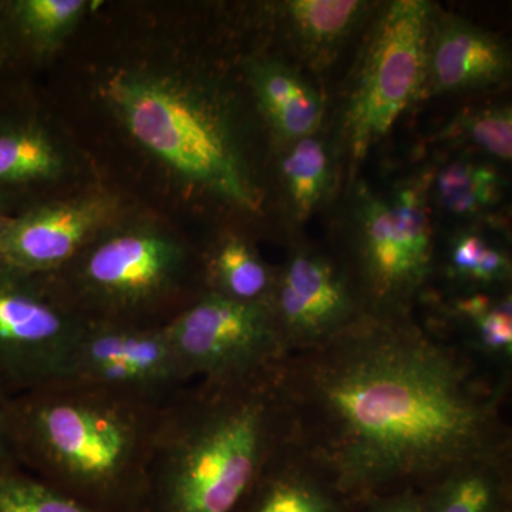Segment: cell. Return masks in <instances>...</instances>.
<instances>
[{
	"label": "cell",
	"instance_id": "7402d4cb",
	"mask_svg": "<svg viewBox=\"0 0 512 512\" xmlns=\"http://www.w3.org/2000/svg\"><path fill=\"white\" fill-rule=\"evenodd\" d=\"M453 315L467 330L474 350L500 362L512 357L511 295L491 298L485 293L458 298L453 303Z\"/></svg>",
	"mask_w": 512,
	"mask_h": 512
},
{
	"label": "cell",
	"instance_id": "f546056e",
	"mask_svg": "<svg viewBox=\"0 0 512 512\" xmlns=\"http://www.w3.org/2000/svg\"><path fill=\"white\" fill-rule=\"evenodd\" d=\"M0 13H2V3H0ZM0 45H5L3 43V36H2V22H0Z\"/></svg>",
	"mask_w": 512,
	"mask_h": 512
},
{
	"label": "cell",
	"instance_id": "d4e9b609",
	"mask_svg": "<svg viewBox=\"0 0 512 512\" xmlns=\"http://www.w3.org/2000/svg\"><path fill=\"white\" fill-rule=\"evenodd\" d=\"M0 512H97L16 464L0 470Z\"/></svg>",
	"mask_w": 512,
	"mask_h": 512
},
{
	"label": "cell",
	"instance_id": "52a82bcc",
	"mask_svg": "<svg viewBox=\"0 0 512 512\" xmlns=\"http://www.w3.org/2000/svg\"><path fill=\"white\" fill-rule=\"evenodd\" d=\"M433 231L423 188L366 195L355 238L357 295L366 312L407 313L433 272Z\"/></svg>",
	"mask_w": 512,
	"mask_h": 512
},
{
	"label": "cell",
	"instance_id": "2e32d148",
	"mask_svg": "<svg viewBox=\"0 0 512 512\" xmlns=\"http://www.w3.org/2000/svg\"><path fill=\"white\" fill-rule=\"evenodd\" d=\"M511 453L478 458L419 491L423 512H511Z\"/></svg>",
	"mask_w": 512,
	"mask_h": 512
},
{
	"label": "cell",
	"instance_id": "7a4b0ae2",
	"mask_svg": "<svg viewBox=\"0 0 512 512\" xmlns=\"http://www.w3.org/2000/svg\"><path fill=\"white\" fill-rule=\"evenodd\" d=\"M275 370L197 380L161 410L137 512L239 511L285 437Z\"/></svg>",
	"mask_w": 512,
	"mask_h": 512
},
{
	"label": "cell",
	"instance_id": "f1b7e54d",
	"mask_svg": "<svg viewBox=\"0 0 512 512\" xmlns=\"http://www.w3.org/2000/svg\"><path fill=\"white\" fill-rule=\"evenodd\" d=\"M0 200H2V197H0ZM9 217L10 215L5 211L2 201H0V237H2L3 227H5L6 221H8Z\"/></svg>",
	"mask_w": 512,
	"mask_h": 512
},
{
	"label": "cell",
	"instance_id": "8992f818",
	"mask_svg": "<svg viewBox=\"0 0 512 512\" xmlns=\"http://www.w3.org/2000/svg\"><path fill=\"white\" fill-rule=\"evenodd\" d=\"M433 18V6L424 0L390 2L377 18L343 119L355 160H362L424 94Z\"/></svg>",
	"mask_w": 512,
	"mask_h": 512
},
{
	"label": "cell",
	"instance_id": "4316f807",
	"mask_svg": "<svg viewBox=\"0 0 512 512\" xmlns=\"http://www.w3.org/2000/svg\"><path fill=\"white\" fill-rule=\"evenodd\" d=\"M356 512H423L417 490H400L379 495L360 504Z\"/></svg>",
	"mask_w": 512,
	"mask_h": 512
},
{
	"label": "cell",
	"instance_id": "d6986e66",
	"mask_svg": "<svg viewBox=\"0 0 512 512\" xmlns=\"http://www.w3.org/2000/svg\"><path fill=\"white\" fill-rule=\"evenodd\" d=\"M286 28L311 56L335 52L359 25L369 3L359 0H288L278 5Z\"/></svg>",
	"mask_w": 512,
	"mask_h": 512
},
{
	"label": "cell",
	"instance_id": "5b68a950",
	"mask_svg": "<svg viewBox=\"0 0 512 512\" xmlns=\"http://www.w3.org/2000/svg\"><path fill=\"white\" fill-rule=\"evenodd\" d=\"M86 323L163 328L202 292L200 258L158 224H114L47 275Z\"/></svg>",
	"mask_w": 512,
	"mask_h": 512
},
{
	"label": "cell",
	"instance_id": "484cf974",
	"mask_svg": "<svg viewBox=\"0 0 512 512\" xmlns=\"http://www.w3.org/2000/svg\"><path fill=\"white\" fill-rule=\"evenodd\" d=\"M461 133L490 154L510 163L512 157V113L510 107H490L474 111L460 121Z\"/></svg>",
	"mask_w": 512,
	"mask_h": 512
},
{
	"label": "cell",
	"instance_id": "8fae6325",
	"mask_svg": "<svg viewBox=\"0 0 512 512\" xmlns=\"http://www.w3.org/2000/svg\"><path fill=\"white\" fill-rule=\"evenodd\" d=\"M268 305L288 355L329 342L366 313L350 276L305 249L275 272Z\"/></svg>",
	"mask_w": 512,
	"mask_h": 512
},
{
	"label": "cell",
	"instance_id": "603a6c76",
	"mask_svg": "<svg viewBox=\"0 0 512 512\" xmlns=\"http://www.w3.org/2000/svg\"><path fill=\"white\" fill-rule=\"evenodd\" d=\"M434 194L441 208L450 214L473 217L498 200V175L487 165L454 161L437 174Z\"/></svg>",
	"mask_w": 512,
	"mask_h": 512
},
{
	"label": "cell",
	"instance_id": "ac0fdd59",
	"mask_svg": "<svg viewBox=\"0 0 512 512\" xmlns=\"http://www.w3.org/2000/svg\"><path fill=\"white\" fill-rule=\"evenodd\" d=\"M66 170V154L45 128L25 121L0 123V194L53 183Z\"/></svg>",
	"mask_w": 512,
	"mask_h": 512
},
{
	"label": "cell",
	"instance_id": "83f0119b",
	"mask_svg": "<svg viewBox=\"0 0 512 512\" xmlns=\"http://www.w3.org/2000/svg\"><path fill=\"white\" fill-rule=\"evenodd\" d=\"M10 396L6 390L0 386V470L2 468L15 464L8 446V437H6V419H8Z\"/></svg>",
	"mask_w": 512,
	"mask_h": 512
},
{
	"label": "cell",
	"instance_id": "ffe728a7",
	"mask_svg": "<svg viewBox=\"0 0 512 512\" xmlns=\"http://www.w3.org/2000/svg\"><path fill=\"white\" fill-rule=\"evenodd\" d=\"M90 3L86 0H16L2 3L3 43L19 40L36 53L60 46L79 25Z\"/></svg>",
	"mask_w": 512,
	"mask_h": 512
},
{
	"label": "cell",
	"instance_id": "5bb4252c",
	"mask_svg": "<svg viewBox=\"0 0 512 512\" xmlns=\"http://www.w3.org/2000/svg\"><path fill=\"white\" fill-rule=\"evenodd\" d=\"M356 508L284 437L238 512H356Z\"/></svg>",
	"mask_w": 512,
	"mask_h": 512
},
{
	"label": "cell",
	"instance_id": "6da1fadb",
	"mask_svg": "<svg viewBox=\"0 0 512 512\" xmlns=\"http://www.w3.org/2000/svg\"><path fill=\"white\" fill-rule=\"evenodd\" d=\"M285 439L350 504L423 490L458 466L511 453L495 386L407 313H363L275 370Z\"/></svg>",
	"mask_w": 512,
	"mask_h": 512
},
{
	"label": "cell",
	"instance_id": "cb8c5ba5",
	"mask_svg": "<svg viewBox=\"0 0 512 512\" xmlns=\"http://www.w3.org/2000/svg\"><path fill=\"white\" fill-rule=\"evenodd\" d=\"M448 275L461 284L487 289L507 285L512 274L505 249L478 232H461L451 242Z\"/></svg>",
	"mask_w": 512,
	"mask_h": 512
},
{
	"label": "cell",
	"instance_id": "9a60e30c",
	"mask_svg": "<svg viewBox=\"0 0 512 512\" xmlns=\"http://www.w3.org/2000/svg\"><path fill=\"white\" fill-rule=\"evenodd\" d=\"M249 83L262 116L282 141L291 144L316 133L323 103L301 74L275 60H256L249 67Z\"/></svg>",
	"mask_w": 512,
	"mask_h": 512
},
{
	"label": "cell",
	"instance_id": "277c9868",
	"mask_svg": "<svg viewBox=\"0 0 512 512\" xmlns=\"http://www.w3.org/2000/svg\"><path fill=\"white\" fill-rule=\"evenodd\" d=\"M130 137L175 177L255 211L259 194L221 103L200 84L158 69L120 70L104 86Z\"/></svg>",
	"mask_w": 512,
	"mask_h": 512
},
{
	"label": "cell",
	"instance_id": "ba28073f",
	"mask_svg": "<svg viewBox=\"0 0 512 512\" xmlns=\"http://www.w3.org/2000/svg\"><path fill=\"white\" fill-rule=\"evenodd\" d=\"M84 328L47 276L0 266V386L10 397L64 379Z\"/></svg>",
	"mask_w": 512,
	"mask_h": 512
},
{
	"label": "cell",
	"instance_id": "9c48e42d",
	"mask_svg": "<svg viewBox=\"0 0 512 512\" xmlns=\"http://www.w3.org/2000/svg\"><path fill=\"white\" fill-rule=\"evenodd\" d=\"M167 329L192 382L255 379L288 356L268 302H238L202 292Z\"/></svg>",
	"mask_w": 512,
	"mask_h": 512
},
{
	"label": "cell",
	"instance_id": "e0dca14e",
	"mask_svg": "<svg viewBox=\"0 0 512 512\" xmlns=\"http://www.w3.org/2000/svg\"><path fill=\"white\" fill-rule=\"evenodd\" d=\"M275 272L241 235H225L200 258L202 291L238 302H268Z\"/></svg>",
	"mask_w": 512,
	"mask_h": 512
},
{
	"label": "cell",
	"instance_id": "30bf717a",
	"mask_svg": "<svg viewBox=\"0 0 512 512\" xmlns=\"http://www.w3.org/2000/svg\"><path fill=\"white\" fill-rule=\"evenodd\" d=\"M64 379L164 409L192 383L167 326L86 323Z\"/></svg>",
	"mask_w": 512,
	"mask_h": 512
},
{
	"label": "cell",
	"instance_id": "44dd1931",
	"mask_svg": "<svg viewBox=\"0 0 512 512\" xmlns=\"http://www.w3.org/2000/svg\"><path fill=\"white\" fill-rule=\"evenodd\" d=\"M279 171L286 198L298 218L312 214L325 200L332 184L328 150L313 136L291 143Z\"/></svg>",
	"mask_w": 512,
	"mask_h": 512
},
{
	"label": "cell",
	"instance_id": "4fadbf2b",
	"mask_svg": "<svg viewBox=\"0 0 512 512\" xmlns=\"http://www.w3.org/2000/svg\"><path fill=\"white\" fill-rule=\"evenodd\" d=\"M508 70L507 49L493 35L463 19L433 18L426 90L439 94L485 89L503 82Z\"/></svg>",
	"mask_w": 512,
	"mask_h": 512
},
{
	"label": "cell",
	"instance_id": "3957f363",
	"mask_svg": "<svg viewBox=\"0 0 512 512\" xmlns=\"http://www.w3.org/2000/svg\"><path fill=\"white\" fill-rule=\"evenodd\" d=\"M163 409L59 379L10 397L16 466L97 512H137Z\"/></svg>",
	"mask_w": 512,
	"mask_h": 512
},
{
	"label": "cell",
	"instance_id": "7c38bea8",
	"mask_svg": "<svg viewBox=\"0 0 512 512\" xmlns=\"http://www.w3.org/2000/svg\"><path fill=\"white\" fill-rule=\"evenodd\" d=\"M119 212L117 197L89 192L10 215L0 237V266L26 275L56 274L116 224Z\"/></svg>",
	"mask_w": 512,
	"mask_h": 512
}]
</instances>
